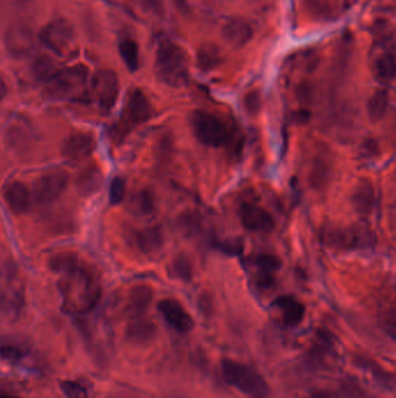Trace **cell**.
Returning <instances> with one entry per match:
<instances>
[{"label": "cell", "mask_w": 396, "mask_h": 398, "mask_svg": "<svg viewBox=\"0 0 396 398\" xmlns=\"http://www.w3.org/2000/svg\"><path fill=\"white\" fill-rule=\"evenodd\" d=\"M62 275L60 290L64 311L70 315L90 312L97 305L101 295L100 285L93 274L79 263Z\"/></svg>", "instance_id": "cell-1"}, {"label": "cell", "mask_w": 396, "mask_h": 398, "mask_svg": "<svg viewBox=\"0 0 396 398\" xmlns=\"http://www.w3.org/2000/svg\"><path fill=\"white\" fill-rule=\"evenodd\" d=\"M191 126L199 143L207 147H229L233 154L242 152L243 140L237 132L222 119L207 111L198 110L191 116Z\"/></svg>", "instance_id": "cell-2"}, {"label": "cell", "mask_w": 396, "mask_h": 398, "mask_svg": "<svg viewBox=\"0 0 396 398\" xmlns=\"http://www.w3.org/2000/svg\"><path fill=\"white\" fill-rule=\"evenodd\" d=\"M155 73L165 86L182 88L189 82V56L179 44L164 40L158 44L155 56Z\"/></svg>", "instance_id": "cell-3"}, {"label": "cell", "mask_w": 396, "mask_h": 398, "mask_svg": "<svg viewBox=\"0 0 396 398\" xmlns=\"http://www.w3.org/2000/svg\"><path fill=\"white\" fill-rule=\"evenodd\" d=\"M151 113L150 101L145 92L140 88H132L127 95L121 117L110 130V138L115 143H123L136 127L150 119Z\"/></svg>", "instance_id": "cell-4"}, {"label": "cell", "mask_w": 396, "mask_h": 398, "mask_svg": "<svg viewBox=\"0 0 396 398\" xmlns=\"http://www.w3.org/2000/svg\"><path fill=\"white\" fill-rule=\"evenodd\" d=\"M221 368L226 382L248 397L266 398L270 395L266 379L248 364L226 357L221 362Z\"/></svg>", "instance_id": "cell-5"}, {"label": "cell", "mask_w": 396, "mask_h": 398, "mask_svg": "<svg viewBox=\"0 0 396 398\" xmlns=\"http://www.w3.org/2000/svg\"><path fill=\"white\" fill-rule=\"evenodd\" d=\"M88 69L82 64L60 70L47 83L46 96L49 99H63L85 86Z\"/></svg>", "instance_id": "cell-6"}, {"label": "cell", "mask_w": 396, "mask_h": 398, "mask_svg": "<svg viewBox=\"0 0 396 398\" xmlns=\"http://www.w3.org/2000/svg\"><path fill=\"white\" fill-rule=\"evenodd\" d=\"M40 40L57 55L66 56L75 47V31L66 20H54L42 29Z\"/></svg>", "instance_id": "cell-7"}, {"label": "cell", "mask_w": 396, "mask_h": 398, "mask_svg": "<svg viewBox=\"0 0 396 398\" xmlns=\"http://www.w3.org/2000/svg\"><path fill=\"white\" fill-rule=\"evenodd\" d=\"M92 90L101 113H110L119 96L117 73L110 69L98 70L92 79Z\"/></svg>", "instance_id": "cell-8"}, {"label": "cell", "mask_w": 396, "mask_h": 398, "mask_svg": "<svg viewBox=\"0 0 396 398\" xmlns=\"http://www.w3.org/2000/svg\"><path fill=\"white\" fill-rule=\"evenodd\" d=\"M24 287L20 282L19 276L9 265V270L4 272L3 297H1V307H3L4 316L9 320H16L21 312L24 307Z\"/></svg>", "instance_id": "cell-9"}, {"label": "cell", "mask_w": 396, "mask_h": 398, "mask_svg": "<svg viewBox=\"0 0 396 398\" xmlns=\"http://www.w3.org/2000/svg\"><path fill=\"white\" fill-rule=\"evenodd\" d=\"M69 183V176L64 171H53L38 177L33 188L35 202L42 205L54 203L63 193Z\"/></svg>", "instance_id": "cell-10"}, {"label": "cell", "mask_w": 396, "mask_h": 398, "mask_svg": "<svg viewBox=\"0 0 396 398\" xmlns=\"http://www.w3.org/2000/svg\"><path fill=\"white\" fill-rule=\"evenodd\" d=\"M157 309L167 325L174 331L186 335L194 329L192 316L174 298H164L158 303Z\"/></svg>", "instance_id": "cell-11"}, {"label": "cell", "mask_w": 396, "mask_h": 398, "mask_svg": "<svg viewBox=\"0 0 396 398\" xmlns=\"http://www.w3.org/2000/svg\"><path fill=\"white\" fill-rule=\"evenodd\" d=\"M239 218L248 231L269 233L274 228V219L266 210L254 203H243Z\"/></svg>", "instance_id": "cell-12"}, {"label": "cell", "mask_w": 396, "mask_h": 398, "mask_svg": "<svg viewBox=\"0 0 396 398\" xmlns=\"http://www.w3.org/2000/svg\"><path fill=\"white\" fill-rule=\"evenodd\" d=\"M95 146V136L90 133H73L64 140L61 152L66 160L80 162L91 156Z\"/></svg>", "instance_id": "cell-13"}, {"label": "cell", "mask_w": 396, "mask_h": 398, "mask_svg": "<svg viewBox=\"0 0 396 398\" xmlns=\"http://www.w3.org/2000/svg\"><path fill=\"white\" fill-rule=\"evenodd\" d=\"M157 335V327L154 322L143 316L132 317L127 325L125 337L127 342L132 345H147L152 342Z\"/></svg>", "instance_id": "cell-14"}, {"label": "cell", "mask_w": 396, "mask_h": 398, "mask_svg": "<svg viewBox=\"0 0 396 398\" xmlns=\"http://www.w3.org/2000/svg\"><path fill=\"white\" fill-rule=\"evenodd\" d=\"M224 41L234 48H242L251 40L254 29L246 20L233 18L224 24L222 29Z\"/></svg>", "instance_id": "cell-15"}, {"label": "cell", "mask_w": 396, "mask_h": 398, "mask_svg": "<svg viewBox=\"0 0 396 398\" xmlns=\"http://www.w3.org/2000/svg\"><path fill=\"white\" fill-rule=\"evenodd\" d=\"M4 199L11 211L16 215H22L28 211L32 203V196L28 188L20 180H14L7 184L4 189Z\"/></svg>", "instance_id": "cell-16"}, {"label": "cell", "mask_w": 396, "mask_h": 398, "mask_svg": "<svg viewBox=\"0 0 396 398\" xmlns=\"http://www.w3.org/2000/svg\"><path fill=\"white\" fill-rule=\"evenodd\" d=\"M130 240L137 247L142 253L150 254L161 250L163 246L164 237L161 228L158 226L145 228L130 233Z\"/></svg>", "instance_id": "cell-17"}, {"label": "cell", "mask_w": 396, "mask_h": 398, "mask_svg": "<svg viewBox=\"0 0 396 398\" xmlns=\"http://www.w3.org/2000/svg\"><path fill=\"white\" fill-rule=\"evenodd\" d=\"M283 317V322L288 327H296L303 320L305 307L303 304L292 296H281L274 302Z\"/></svg>", "instance_id": "cell-18"}, {"label": "cell", "mask_w": 396, "mask_h": 398, "mask_svg": "<svg viewBox=\"0 0 396 398\" xmlns=\"http://www.w3.org/2000/svg\"><path fill=\"white\" fill-rule=\"evenodd\" d=\"M104 180V175L101 171L99 165H88L84 168L78 177H77V189L83 196H90L92 193H97L100 189L101 184Z\"/></svg>", "instance_id": "cell-19"}, {"label": "cell", "mask_w": 396, "mask_h": 398, "mask_svg": "<svg viewBox=\"0 0 396 398\" xmlns=\"http://www.w3.org/2000/svg\"><path fill=\"white\" fill-rule=\"evenodd\" d=\"M355 364L359 368H362L366 373L372 376V379L375 382L379 383L381 387L387 389L396 388V376L385 369L384 367L377 364L375 361L368 359V357H355Z\"/></svg>", "instance_id": "cell-20"}, {"label": "cell", "mask_w": 396, "mask_h": 398, "mask_svg": "<svg viewBox=\"0 0 396 398\" xmlns=\"http://www.w3.org/2000/svg\"><path fill=\"white\" fill-rule=\"evenodd\" d=\"M255 265L258 268L257 285L263 289H269L273 285L274 272L281 265L280 260L271 254H261L256 257Z\"/></svg>", "instance_id": "cell-21"}, {"label": "cell", "mask_w": 396, "mask_h": 398, "mask_svg": "<svg viewBox=\"0 0 396 398\" xmlns=\"http://www.w3.org/2000/svg\"><path fill=\"white\" fill-rule=\"evenodd\" d=\"M129 211L137 217L151 215L156 210V199L150 190H140L129 200Z\"/></svg>", "instance_id": "cell-22"}, {"label": "cell", "mask_w": 396, "mask_h": 398, "mask_svg": "<svg viewBox=\"0 0 396 398\" xmlns=\"http://www.w3.org/2000/svg\"><path fill=\"white\" fill-rule=\"evenodd\" d=\"M152 300V290L148 285L132 287L129 296L128 310L130 317L143 316Z\"/></svg>", "instance_id": "cell-23"}, {"label": "cell", "mask_w": 396, "mask_h": 398, "mask_svg": "<svg viewBox=\"0 0 396 398\" xmlns=\"http://www.w3.org/2000/svg\"><path fill=\"white\" fill-rule=\"evenodd\" d=\"M373 73L375 78L381 83H388L396 77V56L392 53H385L377 57Z\"/></svg>", "instance_id": "cell-24"}, {"label": "cell", "mask_w": 396, "mask_h": 398, "mask_svg": "<svg viewBox=\"0 0 396 398\" xmlns=\"http://www.w3.org/2000/svg\"><path fill=\"white\" fill-rule=\"evenodd\" d=\"M29 348L25 344L18 340H3L1 344V357L3 360L9 361L11 364H19L22 361L28 359Z\"/></svg>", "instance_id": "cell-25"}, {"label": "cell", "mask_w": 396, "mask_h": 398, "mask_svg": "<svg viewBox=\"0 0 396 398\" xmlns=\"http://www.w3.org/2000/svg\"><path fill=\"white\" fill-rule=\"evenodd\" d=\"M353 200H355V208L359 212L370 213L372 211L373 205H375V189L368 180L359 183L358 187L355 189Z\"/></svg>", "instance_id": "cell-26"}, {"label": "cell", "mask_w": 396, "mask_h": 398, "mask_svg": "<svg viewBox=\"0 0 396 398\" xmlns=\"http://www.w3.org/2000/svg\"><path fill=\"white\" fill-rule=\"evenodd\" d=\"M120 56L130 71H136L140 66L139 44L132 39H123L119 44Z\"/></svg>", "instance_id": "cell-27"}, {"label": "cell", "mask_w": 396, "mask_h": 398, "mask_svg": "<svg viewBox=\"0 0 396 398\" xmlns=\"http://www.w3.org/2000/svg\"><path fill=\"white\" fill-rule=\"evenodd\" d=\"M221 61L220 49L215 44H204L198 51V66L204 71L214 69Z\"/></svg>", "instance_id": "cell-28"}, {"label": "cell", "mask_w": 396, "mask_h": 398, "mask_svg": "<svg viewBox=\"0 0 396 398\" xmlns=\"http://www.w3.org/2000/svg\"><path fill=\"white\" fill-rule=\"evenodd\" d=\"M388 108V92L386 90H377L368 101V116L373 121H379L384 118Z\"/></svg>", "instance_id": "cell-29"}, {"label": "cell", "mask_w": 396, "mask_h": 398, "mask_svg": "<svg viewBox=\"0 0 396 398\" xmlns=\"http://www.w3.org/2000/svg\"><path fill=\"white\" fill-rule=\"evenodd\" d=\"M331 239L344 247H355L365 245V239H368V234L360 230H348V231L333 232L330 234Z\"/></svg>", "instance_id": "cell-30"}, {"label": "cell", "mask_w": 396, "mask_h": 398, "mask_svg": "<svg viewBox=\"0 0 396 398\" xmlns=\"http://www.w3.org/2000/svg\"><path fill=\"white\" fill-rule=\"evenodd\" d=\"M171 275L182 280V281H189L193 276L192 262L189 261V257L185 255L177 256L173 260L170 265Z\"/></svg>", "instance_id": "cell-31"}, {"label": "cell", "mask_w": 396, "mask_h": 398, "mask_svg": "<svg viewBox=\"0 0 396 398\" xmlns=\"http://www.w3.org/2000/svg\"><path fill=\"white\" fill-rule=\"evenodd\" d=\"M178 228H179L182 234H185L186 237L197 235L199 231L202 230V220H200L197 213L185 212L178 219Z\"/></svg>", "instance_id": "cell-32"}, {"label": "cell", "mask_w": 396, "mask_h": 398, "mask_svg": "<svg viewBox=\"0 0 396 398\" xmlns=\"http://www.w3.org/2000/svg\"><path fill=\"white\" fill-rule=\"evenodd\" d=\"M58 71L60 70H57L54 62L51 58H48V57H41V58H38L35 62V76L38 77V79H40V81H43V82H49Z\"/></svg>", "instance_id": "cell-33"}, {"label": "cell", "mask_w": 396, "mask_h": 398, "mask_svg": "<svg viewBox=\"0 0 396 398\" xmlns=\"http://www.w3.org/2000/svg\"><path fill=\"white\" fill-rule=\"evenodd\" d=\"M61 392L66 398H88V394L85 387L73 381V379H64L60 383Z\"/></svg>", "instance_id": "cell-34"}, {"label": "cell", "mask_w": 396, "mask_h": 398, "mask_svg": "<svg viewBox=\"0 0 396 398\" xmlns=\"http://www.w3.org/2000/svg\"><path fill=\"white\" fill-rule=\"evenodd\" d=\"M126 196V180L123 177H114L110 187V202L112 205H118Z\"/></svg>", "instance_id": "cell-35"}, {"label": "cell", "mask_w": 396, "mask_h": 398, "mask_svg": "<svg viewBox=\"0 0 396 398\" xmlns=\"http://www.w3.org/2000/svg\"><path fill=\"white\" fill-rule=\"evenodd\" d=\"M382 322H384L386 331L396 338V307H392V309L385 311Z\"/></svg>", "instance_id": "cell-36"}, {"label": "cell", "mask_w": 396, "mask_h": 398, "mask_svg": "<svg viewBox=\"0 0 396 398\" xmlns=\"http://www.w3.org/2000/svg\"><path fill=\"white\" fill-rule=\"evenodd\" d=\"M244 106L246 110L250 114L257 113L261 106V97L257 91H250L246 93V98H244Z\"/></svg>", "instance_id": "cell-37"}, {"label": "cell", "mask_w": 396, "mask_h": 398, "mask_svg": "<svg viewBox=\"0 0 396 398\" xmlns=\"http://www.w3.org/2000/svg\"><path fill=\"white\" fill-rule=\"evenodd\" d=\"M217 248H220L222 252L226 254H239L243 250L242 243L239 240L222 241L217 243Z\"/></svg>", "instance_id": "cell-38"}, {"label": "cell", "mask_w": 396, "mask_h": 398, "mask_svg": "<svg viewBox=\"0 0 396 398\" xmlns=\"http://www.w3.org/2000/svg\"><path fill=\"white\" fill-rule=\"evenodd\" d=\"M199 305H200V310H202V313L207 315L212 310L211 298H208L206 295H204L202 298H200V300H199Z\"/></svg>", "instance_id": "cell-39"}, {"label": "cell", "mask_w": 396, "mask_h": 398, "mask_svg": "<svg viewBox=\"0 0 396 398\" xmlns=\"http://www.w3.org/2000/svg\"><path fill=\"white\" fill-rule=\"evenodd\" d=\"M311 398H342L340 395H336L333 392H328V390H316L311 395Z\"/></svg>", "instance_id": "cell-40"}, {"label": "cell", "mask_w": 396, "mask_h": 398, "mask_svg": "<svg viewBox=\"0 0 396 398\" xmlns=\"http://www.w3.org/2000/svg\"><path fill=\"white\" fill-rule=\"evenodd\" d=\"M187 1H189V0H174V3L179 7H185Z\"/></svg>", "instance_id": "cell-41"}, {"label": "cell", "mask_w": 396, "mask_h": 398, "mask_svg": "<svg viewBox=\"0 0 396 398\" xmlns=\"http://www.w3.org/2000/svg\"><path fill=\"white\" fill-rule=\"evenodd\" d=\"M1 398H20V397H16V396H6V395H3V397Z\"/></svg>", "instance_id": "cell-42"}]
</instances>
